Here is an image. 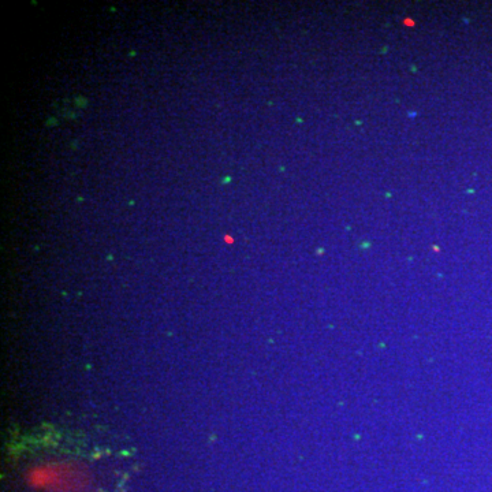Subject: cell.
I'll list each match as a JSON object with an SVG mask.
<instances>
[{"label":"cell","mask_w":492,"mask_h":492,"mask_svg":"<svg viewBox=\"0 0 492 492\" xmlns=\"http://www.w3.org/2000/svg\"><path fill=\"white\" fill-rule=\"evenodd\" d=\"M26 481L41 492H85L90 483L86 470L70 462L37 465L28 472Z\"/></svg>","instance_id":"6da1fadb"}]
</instances>
